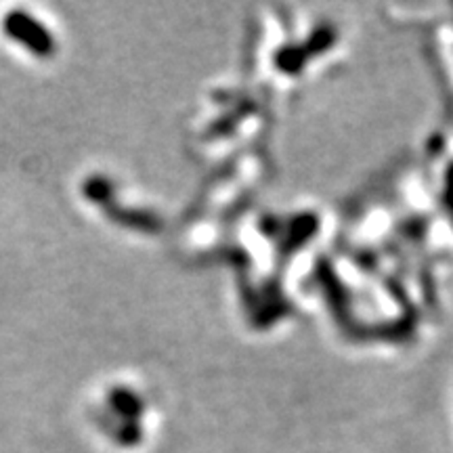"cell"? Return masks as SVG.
<instances>
[{
	"instance_id": "1",
	"label": "cell",
	"mask_w": 453,
	"mask_h": 453,
	"mask_svg": "<svg viewBox=\"0 0 453 453\" xmlns=\"http://www.w3.org/2000/svg\"><path fill=\"white\" fill-rule=\"evenodd\" d=\"M3 30L11 41L19 42L21 47H26L41 59H49L55 55V38L36 17L26 13V11H11L4 17Z\"/></svg>"
}]
</instances>
